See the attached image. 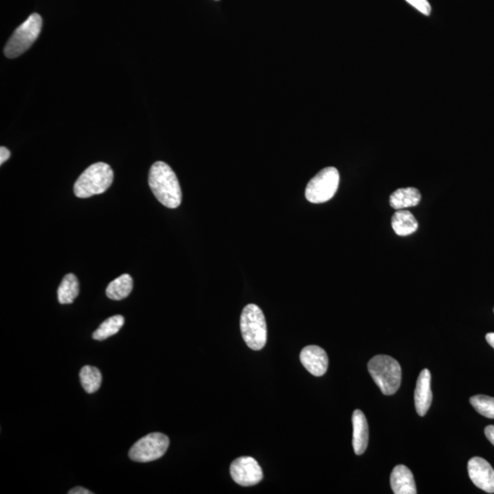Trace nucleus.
Returning <instances> with one entry per match:
<instances>
[{
    "mask_svg": "<svg viewBox=\"0 0 494 494\" xmlns=\"http://www.w3.org/2000/svg\"><path fill=\"white\" fill-rule=\"evenodd\" d=\"M148 184L157 200L164 206L175 209L181 206V188L172 168L165 162H156L149 171Z\"/></svg>",
    "mask_w": 494,
    "mask_h": 494,
    "instance_id": "nucleus-1",
    "label": "nucleus"
},
{
    "mask_svg": "<svg viewBox=\"0 0 494 494\" xmlns=\"http://www.w3.org/2000/svg\"><path fill=\"white\" fill-rule=\"evenodd\" d=\"M114 181V171L109 164L99 162L89 166L74 183V194L78 198H89L106 193Z\"/></svg>",
    "mask_w": 494,
    "mask_h": 494,
    "instance_id": "nucleus-2",
    "label": "nucleus"
},
{
    "mask_svg": "<svg viewBox=\"0 0 494 494\" xmlns=\"http://www.w3.org/2000/svg\"><path fill=\"white\" fill-rule=\"evenodd\" d=\"M370 376L385 395H392L401 385L402 370L398 361L388 356H377L370 360Z\"/></svg>",
    "mask_w": 494,
    "mask_h": 494,
    "instance_id": "nucleus-3",
    "label": "nucleus"
},
{
    "mask_svg": "<svg viewBox=\"0 0 494 494\" xmlns=\"http://www.w3.org/2000/svg\"><path fill=\"white\" fill-rule=\"evenodd\" d=\"M240 327L243 339L250 349L259 351L265 347L268 340V327L261 308L255 304L243 308Z\"/></svg>",
    "mask_w": 494,
    "mask_h": 494,
    "instance_id": "nucleus-4",
    "label": "nucleus"
},
{
    "mask_svg": "<svg viewBox=\"0 0 494 494\" xmlns=\"http://www.w3.org/2000/svg\"><path fill=\"white\" fill-rule=\"evenodd\" d=\"M42 19L37 13H34L27 21L19 26L14 34L6 44L4 54L9 59L21 56L37 40L41 34Z\"/></svg>",
    "mask_w": 494,
    "mask_h": 494,
    "instance_id": "nucleus-5",
    "label": "nucleus"
},
{
    "mask_svg": "<svg viewBox=\"0 0 494 494\" xmlns=\"http://www.w3.org/2000/svg\"><path fill=\"white\" fill-rule=\"evenodd\" d=\"M340 173L336 168L328 167L308 183L305 196L312 203H323L333 199L339 187Z\"/></svg>",
    "mask_w": 494,
    "mask_h": 494,
    "instance_id": "nucleus-6",
    "label": "nucleus"
},
{
    "mask_svg": "<svg viewBox=\"0 0 494 494\" xmlns=\"http://www.w3.org/2000/svg\"><path fill=\"white\" fill-rule=\"evenodd\" d=\"M170 446L167 435L155 432L136 442L129 450V458L136 463H149L161 459Z\"/></svg>",
    "mask_w": 494,
    "mask_h": 494,
    "instance_id": "nucleus-7",
    "label": "nucleus"
},
{
    "mask_svg": "<svg viewBox=\"0 0 494 494\" xmlns=\"http://www.w3.org/2000/svg\"><path fill=\"white\" fill-rule=\"evenodd\" d=\"M230 473L237 484L245 487L256 485L263 480L261 467L252 457H240L233 460Z\"/></svg>",
    "mask_w": 494,
    "mask_h": 494,
    "instance_id": "nucleus-8",
    "label": "nucleus"
},
{
    "mask_svg": "<svg viewBox=\"0 0 494 494\" xmlns=\"http://www.w3.org/2000/svg\"><path fill=\"white\" fill-rule=\"evenodd\" d=\"M468 473L471 482L478 488L494 493V470L488 461L483 458H473L468 463Z\"/></svg>",
    "mask_w": 494,
    "mask_h": 494,
    "instance_id": "nucleus-9",
    "label": "nucleus"
},
{
    "mask_svg": "<svg viewBox=\"0 0 494 494\" xmlns=\"http://www.w3.org/2000/svg\"><path fill=\"white\" fill-rule=\"evenodd\" d=\"M301 362L315 376H323L327 372L329 358L323 348L308 346L301 351Z\"/></svg>",
    "mask_w": 494,
    "mask_h": 494,
    "instance_id": "nucleus-10",
    "label": "nucleus"
},
{
    "mask_svg": "<svg viewBox=\"0 0 494 494\" xmlns=\"http://www.w3.org/2000/svg\"><path fill=\"white\" fill-rule=\"evenodd\" d=\"M431 373L424 369L418 376L415 390V405L418 414L424 417L430 409L432 403Z\"/></svg>",
    "mask_w": 494,
    "mask_h": 494,
    "instance_id": "nucleus-11",
    "label": "nucleus"
},
{
    "mask_svg": "<svg viewBox=\"0 0 494 494\" xmlns=\"http://www.w3.org/2000/svg\"><path fill=\"white\" fill-rule=\"evenodd\" d=\"M391 488L395 494H415L418 493L414 476L411 470L404 465H398L390 477Z\"/></svg>",
    "mask_w": 494,
    "mask_h": 494,
    "instance_id": "nucleus-12",
    "label": "nucleus"
},
{
    "mask_svg": "<svg viewBox=\"0 0 494 494\" xmlns=\"http://www.w3.org/2000/svg\"><path fill=\"white\" fill-rule=\"evenodd\" d=\"M353 446L356 455L365 453L369 441V428L365 414L356 409L353 414Z\"/></svg>",
    "mask_w": 494,
    "mask_h": 494,
    "instance_id": "nucleus-13",
    "label": "nucleus"
},
{
    "mask_svg": "<svg viewBox=\"0 0 494 494\" xmlns=\"http://www.w3.org/2000/svg\"><path fill=\"white\" fill-rule=\"evenodd\" d=\"M421 201V193L418 188L409 187L401 188L391 194L389 199L390 206L395 210H403L406 208L417 206Z\"/></svg>",
    "mask_w": 494,
    "mask_h": 494,
    "instance_id": "nucleus-14",
    "label": "nucleus"
},
{
    "mask_svg": "<svg viewBox=\"0 0 494 494\" xmlns=\"http://www.w3.org/2000/svg\"><path fill=\"white\" fill-rule=\"evenodd\" d=\"M392 227L396 235L408 236L418 229V223L409 211L398 210L392 217Z\"/></svg>",
    "mask_w": 494,
    "mask_h": 494,
    "instance_id": "nucleus-15",
    "label": "nucleus"
},
{
    "mask_svg": "<svg viewBox=\"0 0 494 494\" xmlns=\"http://www.w3.org/2000/svg\"><path fill=\"white\" fill-rule=\"evenodd\" d=\"M133 289V279L128 274L120 276L107 287L106 293L110 300L122 301L128 298Z\"/></svg>",
    "mask_w": 494,
    "mask_h": 494,
    "instance_id": "nucleus-16",
    "label": "nucleus"
},
{
    "mask_svg": "<svg viewBox=\"0 0 494 494\" xmlns=\"http://www.w3.org/2000/svg\"><path fill=\"white\" fill-rule=\"evenodd\" d=\"M79 295V282L74 274L65 276L58 288V301L61 304H71Z\"/></svg>",
    "mask_w": 494,
    "mask_h": 494,
    "instance_id": "nucleus-17",
    "label": "nucleus"
},
{
    "mask_svg": "<svg viewBox=\"0 0 494 494\" xmlns=\"http://www.w3.org/2000/svg\"><path fill=\"white\" fill-rule=\"evenodd\" d=\"M80 380L86 392L94 394L100 388L102 383V375L96 367L86 366L81 370Z\"/></svg>",
    "mask_w": 494,
    "mask_h": 494,
    "instance_id": "nucleus-18",
    "label": "nucleus"
},
{
    "mask_svg": "<svg viewBox=\"0 0 494 494\" xmlns=\"http://www.w3.org/2000/svg\"><path fill=\"white\" fill-rule=\"evenodd\" d=\"M123 323H125V318L121 315L110 317L100 325L99 329L94 331L93 338L96 341H104L115 336L121 330Z\"/></svg>",
    "mask_w": 494,
    "mask_h": 494,
    "instance_id": "nucleus-19",
    "label": "nucleus"
},
{
    "mask_svg": "<svg viewBox=\"0 0 494 494\" xmlns=\"http://www.w3.org/2000/svg\"><path fill=\"white\" fill-rule=\"evenodd\" d=\"M470 402L475 410L483 417L494 419V398L478 395L470 398Z\"/></svg>",
    "mask_w": 494,
    "mask_h": 494,
    "instance_id": "nucleus-20",
    "label": "nucleus"
},
{
    "mask_svg": "<svg viewBox=\"0 0 494 494\" xmlns=\"http://www.w3.org/2000/svg\"><path fill=\"white\" fill-rule=\"evenodd\" d=\"M405 1L414 6L415 9H417L422 14L425 16H430L431 14L432 9L428 0H405Z\"/></svg>",
    "mask_w": 494,
    "mask_h": 494,
    "instance_id": "nucleus-21",
    "label": "nucleus"
},
{
    "mask_svg": "<svg viewBox=\"0 0 494 494\" xmlns=\"http://www.w3.org/2000/svg\"><path fill=\"white\" fill-rule=\"evenodd\" d=\"M9 158H11V151L6 147L0 148V164L4 163Z\"/></svg>",
    "mask_w": 494,
    "mask_h": 494,
    "instance_id": "nucleus-22",
    "label": "nucleus"
},
{
    "mask_svg": "<svg viewBox=\"0 0 494 494\" xmlns=\"http://www.w3.org/2000/svg\"><path fill=\"white\" fill-rule=\"evenodd\" d=\"M484 432H485L486 438L494 446V425H488Z\"/></svg>",
    "mask_w": 494,
    "mask_h": 494,
    "instance_id": "nucleus-23",
    "label": "nucleus"
},
{
    "mask_svg": "<svg viewBox=\"0 0 494 494\" xmlns=\"http://www.w3.org/2000/svg\"><path fill=\"white\" fill-rule=\"evenodd\" d=\"M69 494H91L93 493L90 490L83 488V487H76V488L69 490Z\"/></svg>",
    "mask_w": 494,
    "mask_h": 494,
    "instance_id": "nucleus-24",
    "label": "nucleus"
},
{
    "mask_svg": "<svg viewBox=\"0 0 494 494\" xmlns=\"http://www.w3.org/2000/svg\"><path fill=\"white\" fill-rule=\"evenodd\" d=\"M486 341L494 349V333L487 334Z\"/></svg>",
    "mask_w": 494,
    "mask_h": 494,
    "instance_id": "nucleus-25",
    "label": "nucleus"
},
{
    "mask_svg": "<svg viewBox=\"0 0 494 494\" xmlns=\"http://www.w3.org/2000/svg\"><path fill=\"white\" fill-rule=\"evenodd\" d=\"M493 312H494V308H493Z\"/></svg>",
    "mask_w": 494,
    "mask_h": 494,
    "instance_id": "nucleus-26",
    "label": "nucleus"
}]
</instances>
